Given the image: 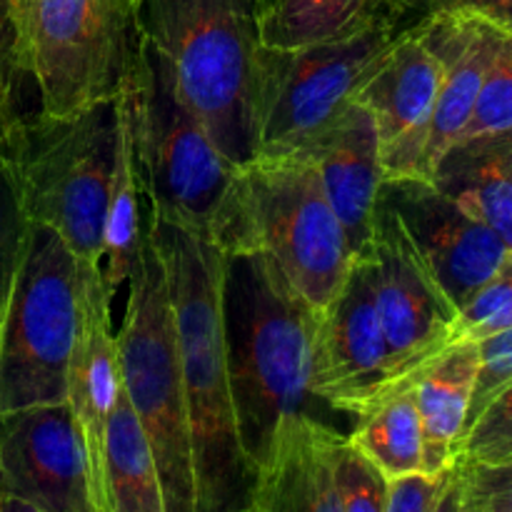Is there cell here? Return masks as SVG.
Listing matches in <instances>:
<instances>
[{
    "mask_svg": "<svg viewBox=\"0 0 512 512\" xmlns=\"http://www.w3.org/2000/svg\"><path fill=\"white\" fill-rule=\"evenodd\" d=\"M168 278L188 405L195 510L243 512L258 498V473L240 443L223 338V253L203 235L145 210Z\"/></svg>",
    "mask_w": 512,
    "mask_h": 512,
    "instance_id": "1",
    "label": "cell"
},
{
    "mask_svg": "<svg viewBox=\"0 0 512 512\" xmlns=\"http://www.w3.org/2000/svg\"><path fill=\"white\" fill-rule=\"evenodd\" d=\"M220 300L240 443L260 478L290 420H320L310 388L318 313L260 253H223Z\"/></svg>",
    "mask_w": 512,
    "mask_h": 512,
    "instance_id": "2",
    "label": "cell"
},
{
    "mask_svg": "<svg viewBox=\"0 0 512 512\" xmlns=\"http://www.w3.org/2000/svg\"><path fill=\"white\" fill-rule=\"evenodd\" d=\"M135 28L233 165L258 155L263 53L253 0H135Z\"/></svg>",
    "mask_w": 512,
    "mask_h": 512,
    "instance_id": "3",
    "label": "cell"
},
{
    "mask_svg": "<svg viewBox=\"0 0 512 512\" xmlns=\"http://www.w3.org/2000/svg\"><path fill=\"white\" fill-rule=\"evenodd\" d=\"M208 240L220 253L265 255L315 313L328 308L353 268L318 168L300 155L238 168Z\"/></svg>",
    "mask_w": 512,
    "mask_h": 512,
    "instance_id": "4",
    "label": "cell"
},
{
    "mask_svg": "<svg viewBox=\"0 0 512 512\" xmlns=\"http://www.w3.org/2000/svg\"><path fill=\"white\" fill-rule=\"evenodd\" d=\"M118 98L148 210L210 238L238 165L210 140L198 115L180 98L168 63L140 35Z\"/></svg>",
    "mask_w": 512,
    "mask_h": 512,
    "instance_id": "5",
    "label": "cell"
},
{
    "mask_svg": "<svg viewBox=\"0 0 512 512\" xmlns=\"http://www.w3.org/2000/svg\"><path fill=\"white\" fill-rule=\"evenodd\" d=\"M115 343L120 388L153 450L155 468L163 485L165 512H198L193 443L168 278L145 213Z\"/></svg>",
    "mask_w": 512,
    "mask_h": 512,
    "instance_id": "6",
    "label": "cell"
},
{
    "mask_svg": "<svg viewBox=\"0 0 512 512\" xmlns=\"http://www.w3.org/2000/svg\"><path fill=\"white\" fill-rule=\"evenodd\" d=\"M8 13L38 113L73 118L115 100L138 45L135 0H10Z\"/></svg>",
    "mask_w": 512,
    "mask_h": 512,
    "instance_id": "7",
    "label": "cell"
},
{
    "mask_svg": "<svg viewBox=\"0 0 512 512\" xmlns=\"http://www.w3.org/2000/svg\"><path fill=\"white\" fill-rule=\"evenodd\" d=\"M118 145V95L73 118L35 110L18 128L15 165L25 215L55 230L80 263L100 265Z\"/></svg>",
    "mask_w": 512,
    "mask_h": 512,
    "instance_id": "8",
    "label": "cell"
},
{
    "mask_svg": "<svg viewBox=\"0 0 512 512\" xmlns=\"http://www.w3.org/2000/svg\"><path fill=\"white\" fill-rule=\"evenodd\" d=\"M80 263L55 230L30 223L0 323V415L68 400Z\"/></svg>",
    "mask_w": 512,
    "mask_h": 512,
    "instance_id": "9",
    "label": "cell"
},
{
    "mask_svg": "<svg viewBox=\"0 0 512 512\" xmlns=\"http://www.w3.org/2000/svg\"><path fill=\"white\" fill-rule=\"evenodd\" d=\"M403 33L393 18H385L343 40L298 50L265 48L255 158H288L308 148L358 95Z\"/></svg>",
    "mask_w": 512,
    "mask_h": 512,
    "instance_id": "10",
    "label": "cell"
},
{
    "mask_svg": "<svg viewBox=\"0 0 512 512\" xmlns=\"http://www.w3.org/2000/svg\"><path fill=\"white\" fill-rule=\"evenodd\" d=\"M375 305L388 345L393 390L410 388L420 370L453 345L455 305L410 243L398 215L378 195L370 243Z\"/></svg>",
    "mask_w": 512,
    "mask_h": 512,
    "instance_id": "11",
    "label": "cell"
},
{
    "mask_svg": "<svg viewBox=\"0 0 512 512\" xmlns=\"http://www.w3.org/2000/svg\"><path fill=\"white\" fill-rule=\"evenodd\" d=\"M310 388L325 408L353 423L393 390L368 255L353 260L340 293L315 315Z\"/></svg>",
    "mask_w": 512,
    "mask_h": 512,
    "instance_id": "12",
    "label": "cell"
},
{
    "mask_svg": "<svg viewBox=\"0 0 512 512\" xmlns=\"http://www.w3.org/2000/svg\"><path fill=\"white\" fill-rule=\"evenodd\" d=\"M0 493L43 512H98L88 445L68 400L0 415Z\"/></svg>",
    "mask_w": 512,
    "mask_h": 512,
    "instance_id": "13",
    "label": "cell"
},
{
    "mask_svg": "<svg viewBox=\"0 0 512 512\" xmlns=\"http://www.w3.org/2000/svg\"><path fill=\"white\" fill-rule=\"evenodd\" d=\"M410 243L455 310L488 283L508 258V245L485 223L460 208L428 178H393L380 188Z\"/></svg>",
    "mask_w": 512,
    "mask_h": 512,
    "instance_id": "14",
    "label": "cell"
},
{
    "mask_svg": "<svg viewBox=\"0 0 512 512\" xmlns=\"http://www.w3.org/2000/svg\"><path fill=\"white\" fill-rule=\"evenodd\" d=\"M443 65L415 28L405 30L355 100L378 128L385 180L425 178V145Z\"/></svg>",
    "mask_w": 512,
    "mask_h": 512,
    "instance_id": "15",
    "label": "cell"
},
{
    "mask_svg": "<svg viewBox=\"0 0 512 512\" xmlns=\"http://www.w3.org/2000/svg\"><path fill=\"white\" fill-rule=\"evenodd\" d=\"M298 155L318 168L325 195L348 235L353 260L365 258L373 243L375 205L385 183L378 128L370 110L353 98Z\"/></svg>",
    "mask_w": 512,
    "mask_h": 512,
    "instance_id": "16",
    "label": "cell"
},
{
    "mask_svg": "<svg viewBox=\"0 0 512 512\" xmlns=\"http://www.w3.org/2000/svg\"><path fill=\"white\" fill-rule=\"evenodd\" d=\"M110 313H113V300L103 288L100 265L80 263V313L68 370V403L88 445L93 493L95 473L103 453L105 425L120 393L118 343H115Z\"/></svg>",
    "mask_w": 512,
    "mask_h": 512,
    "instance_id": "17",
    "label": "cell"
},
{
    "mask_svg": "<svg viewBox=\"0 0 512 512\" xmlns=\"http://www.w3.org/2000/svg\"><path fill=\"white\" fill-rule=\"evenodd\" d=\"M415 30L423 35L443 65L433 123L425 145V178H430L440 158L458 143L473 115L480 85L488 73L503 28L473 15H438L418 23Z\"/></svg>",
    "mask_w": 512,
    "mask_h": 512,
    "instance_id": "18",
    "label": "cell"
},
{
    "mask_svg": "<svg viewBox=\"0 0 512 512\" xmlns=\"http://www.w3.org/2000/svg\"><path fill=\"white\" fill-rule=\"evenodd\" d=\"M338 428L315 418H295L280 430L273 458L258 478L263 512H343L333 465Z\"/></svg>",
    "mask_w": 512,
    "mask_h": 512,
    "instance_id": "19",
    "label": "cell"
},
{
    "mask_svg": "<svg viewBox=\"0 0 512 512\" xmlns=\"http://www.w3.org/2000/svg\"><path fill=\"white\" fill-rule=\"evenodd\" d=\"M475 373L478 345L473 340H460L430 360L415 378L413 390L423 430V473L440 475L455 463Z\"/></svg>",
    "mask_w": 512,
    "mask_h": 512,
    "instance_id": "20",
    "label": "cell"
},
{
    "mask_svg": "<svg viewBox=\"0 0 512 512\" xmlns=\"http://www.w3.org/2000/svg\"><path fill=\"white\" fill-rule=\"evenodd\" d=\"M428 180L512 250V135L453 145Z\"/></svg>",
    "mask_w": 512,
    "mask_h": 512,
    "instance_id": "21",
    "label": "cell"
},
{
    "mask_svg": "<svg viewBox=\"0 0 512 512\" xmlns=\"http://www.w3.org/2000/svg\"><path fill=\"white\" fill-rule=\"evenodd\" d=\"M95 505L98 512H165L153 450L123 388L105 425L95 473Z\"/></svg>",
    "mask_w": 512,
    "mask_h": 512,
    "instance_id": "22",
    "label": "cell"
},
{
    "mask_svg": "<svg viewBox=\"0 0 512 512\" xmlns=\"http://www.w3.org/2000/svg\"><path fill=\"white\" fill-rule=\"evenodd\" d=\"M385 18H393L390 0H270L260 13V40L265 48L298 50L350 38Z\"/></svg>",
    "mask_w": 512,
    "mask_h": 512,
    "instance_id": "23",
    "label": "cell"
},
{
    "mask_svg": "<svg viewBox=\"0 0 512 512\" xmlns=\"http://www.w3.org/2000/svg\"><path fill=\"white\" fill-rule=\"evenodd\" d=\"M348 443L388 480L423 473V430L413 385L360 415L350 428Z\"/></svg>",
    "mask_w": 512,
    "mask_h": 512,
    "instance_id": "24",
    "label": "cell"
},
{
    "mask_svg": "<svg viewBox=\"0 0 512 512\" xmlns=\"http://www.w3.org/2000/svg\"><path fill=\"white\" fill-rule=\"evenodd\" d=\"M38 108L28 105L23 90L0 80V323L13 290L15 273L23 258L28 238V215L20 195L18 165H15V138L25 115Z\"/></svg>",
    "mask_w": 512,
    "mask_h": 512,
    "instance_id": "25",
    "label": "cell"
},
{
    "mask_svg": "<svg viewBox=\"0 0 512 512\" xmlns=\"http://www.w3.org/2000/svg\"><path fill=\"white\" fill-rule=\"evenodd\" d=\"M120 110V145L115 160L113 188H110L108 215H105L103 255H100V275L108 298L113 300L128 283L135 253H138L140 235H143V210H140V185L135 175L133 148H130V130L125 108L118 98Z\"/></svg>",
    "mask_w": 512,
    "mask_h": 512,
    "instance_id": "26",
    "label": "cell"
},
{
    "mask_svg": "<svg viewBox=\"0 0 512 512\" xmlns=\"http://www.w3.org/2000/svg\"><path fill=\"white\" fill-rule=\"evenodd\" d=\"M505 135H512V33L500 30L473 115L458 143L475 138H505Z\"/></svg>",
    "mask_w": 512,
    "mask_h": 512,
    "instance_id": "27",
    "label": "cell"
},
{
    "mask_svg": "<svg viewBox=\"0 0 512 512\" xmlns=\"http://www.w3.org/2000/svg\"><path fill=\"white\" fill-rule=\"evenodd\" d=\"M512 328V250L493 278L480 285L458 308L453 323V343L490 338Z\"/></svg>",
    "mask_w": 512,
    "mask_h": 512,
    "instance_id": "28",
    "label": "cell"
},
{
    "mask_svg": "<svg viewBox=\"0 0 512 512\" xmlns=\"http://www.w3.org/2000/svg\"><path fill=\"white\" fill-rule=\"evenodd\" d=\"M333 465L343 512H385L390 480L348 443V435H335Z\"/></svg>",
    "mask_w": 512,
    "mask_h": 512,
    "instance_id": "29",
    "label": "cell"
},
{
    "mask_svg": "<svg viewBox=\"0 0 512 512\" xmlns=\"http://www.w3.org/2000/svg\"><path fill=\"white\" fill-rule=\"evenodd\" d=\"M512 460V385L468 425L458 445L455 463L500 465Z\"/></svg>",
    "mask_w": 512,
    "mask_h": 512,
    "instance_id": "30",
    "label": "cell"
},
{
    "mask_svg": "<svg viewBox=\"0 0 512 512\" xmlns=\"http://www.w3.org/2000/svg\"><path fill=\"white\" fill-rule=\"evenodd\" d=\"M458 512H512V460L500 465L453 463Z\"/></svg>",
    "mask_w": 512,
    "mask_h": 512,
    "instance_id": "31",
    "label": "cell"
},
{
    "mask_svg": "<svg viewBox=\"0 0 512 512\" xmlns=\"http://www.w3.org/2000/svg\"><path fill=\"white\" fill-rule=\"evenodd\" d=\"M390 13L403 30L438 15H473L512 33V0H390Z\"/></svg>",
    "mask_w": 512,
    "mask_h": 512,
    "instance_id": "32",
    "label": "cell"
},
{
    "mask_svg": "<svg viewBox=\"0 0 512 512\" xmlns=\"http://www.w3.org/2000/svg\"><path fill=\"white\" fill-rule=\"evenodd\" d=\"M475 345H478V373H475L465 430L488 408L490 400L498 398L508 385H512V328L478 340Z\"/></svg>",
    "mask_w": 512,
    "mask_h": 512,
    "instance_id": "33",
    "label": "cell"
},
{
    "mask_svg": "<svg viewBox=\"0 0 512 512\" xmlns=\"http://www.w3.org/2000/svg\"><path fill=\"white\" fill-rule=\"evenodd\" d=\"M448 470L440 475L413 473L393 478L388 485V508L385 512H435L440 495H443L445 480H448Z\"/></svg>",
    "mask_w": 512,
    "mask_h": 512,
    "instance_id": "34",
    "label": "cell"
},
{
    "mask_svg": "<svg viewBox=\"0 0 512 512\" xmlns=\"http://www.w3.org/2000/svg\"><path fill=\"white\" fill-rule=\"evenodd\" d=\"M10 0H0V80L15 85L25 93L28 83L18 75L13 60V33H10Z\"/></svg>",
    "mask_w": 512,
    "mask_h": 512,
    "instance_id": "35",
    "label": "cell"
},
{
    "mask_svg": "<svg viewBox=\"0 0 512 512\" xmlns=\"http://www.w3.org/2000/svg\"><path fill=\"white\" fill-rule=\"evenodd\" d=\"M435 512H458V473H455V465H450L448 480H445L443 495H440Z\"/></svg>",
    "mask_w": 512,
    "mask_h": 512,
    "instance_id": "36",
    "label": "cell"
},
{
    "mask_svg": "<svg viewBox=\"0 0 512 512\" xmlns=\"http://www.w3.org/2000/svg\"><path fill=\"white\" fill-rule=\"evenodd\" d=\"M0 512H43V510L35 508V505H30V503H25V500L13 498V495L0 493Z\"/></svg>",
    "mask_w": 512,
    "mask_h": 512,
    "instance_id": "37",
    "label": "cell"
},
{
    "mask_svg": "<svg viewBox=\"0 0 512 512\" xmlns=\"http://www.w3.org/2000/svg\"><path fill=\"white\" fill-rule=\"evenodd\" d=\"M253 3L258 5V8H260V13H263V10L268 8V3H270V0H253Z\"/></svg>",
    "mask_w": 512,
    "mask_h": 512,
    "instance_id": "38",
    "label": "cell"
},
{
    "mask_svg": "<svg viewBox=\"0 0 512 512\" xmlns=\"http://www.w3.org/2000/svg\"><path fill=\"white\" fill-rule=\"evenodd\" d=\"M243 512H263V510H260L258 505H253V508H248V510H243Z\"/></svg>",
    "mask_w": 512,
    "mask_h": 512,
    "instance_id": "39",
    "label": "cell"
}]
</instances>
